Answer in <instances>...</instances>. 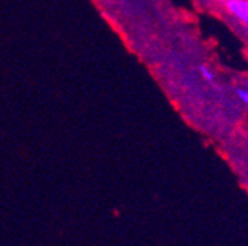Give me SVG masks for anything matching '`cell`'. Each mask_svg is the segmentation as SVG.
Instances as JSON below:
<instances>
[{
	"label": "cell",
	"instance_id": "6da1fadb",
	"mask_svg": "<svg viewBox=\"0 0 248 246\" xmlns=\"http://www.w3.org/2000/svg\"><path fill=\"white\" fill-rule=\"evenodd\" d=\"M226 11L236 21L248 27V0H226Z\"/></svg>",
	"mask_w": 248,
	"mask_h": 246
},
{
	"label": "cell",
	"instance_id": "7a4b0ae2",
	"mask_svg": "<svg viewBox=\"0 0 248 246\" xmlns=\"http://www.w3.org/2000/svg\"><path fill=\"white\" fill-rule=\"evenodd\" d=\"M200 72H201V77H202L205 81L211 83V81L214 80V72H213V70L208 68L207 65H201V67H200Z\"/></svg>",
	"mask_w": 248,
	"mask_h": 246
},
{
	"label": "cell",
	"instance_id": "3957f363",
	"mask_svg": "<svg viewBox=\"0 0 248 246\" xmlns=\"http://www.w3.org/2000/svg\"><path fill=\"white\" fill-rule=\"evenodd\" d=\"M236 95L248 106V87H239V88H236Z\"/></svg>",
	"mask_w": 248,
	"mask_h": 246
}]
</instances>
